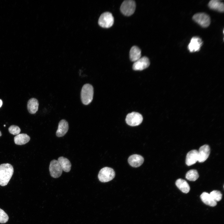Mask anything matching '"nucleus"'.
Returning a JSON list of instances; mask_svg holds the SVG:
<instances>
[{
	"mask_svg": "<svg viewBox=\"0 0 224 224\" xmlns=\"http://www.w3.org/2000/svg\"><path fill=\"white\" fill-rule=\"evenodd\" d=\"M14 172L12 166L9 163L0 165V185H6L11 179Z\"/></svg>",
	"mask_w": 224,
	"mask_h": 224,
	"instance_id": "f257e3e1",
	"label": "nucleus"
},
{
	"mask_svg": "<svg viewBox=\"0 0 224 224\" xmlns=\"http://www.w3.org/2000/svg\"><path fill=\"white\" fill-rule=\"evenodd\" d=\"M94 95V89L92 86L89 84H84L82 86L81 93V99L82 103L88 105L92 100Z\"/></svg>",
	"mask_w": 224,
	"mask_h": 224,
	"instance_id": "f03ea898",
	"label": "nucleus"
},
{
	"mask_svg": "<svg viewBox=\"0 0 224 224\" xmlns=\"http://www.w3.org/2000/svg\"><path fill=\"white\" fill-rule=\"evenodd\" d=\"M115 172L111 168L105 167L101 169L98 175L99 180L102 182H106L112 180L114 177Z\"/></svg>",
	"mask_w": 224,
	"mask_h": 224,
	"instance_id": "7ed1b4c3",
	"label": "nucleus"
},
{
	"mask_svg": "<svg viewBox=\"0 0 224 224\" xmlns=\"http://www.w3.org/2000/svg\"><path fill=\"white\" fill-rule=\"evenodd\" d=\"M98 24L101 27L105 28L111 27L114 23L112 14L109 12H104L100 16L98 20Z\"/></svg>",
	"mask_w": 224,
	"mask_h": 224,
	"instance_id": "20e7f679",
	"label": "nucleus"
},
{
	"mask_svg": "<svg viewBox=\"0 0 224 224\" xmlns=\"http://www.w3.org/2000/svg\"><path fill=\"white\" fill-rule=\"evenodd\" d=\"M136 3L133 0H126L122 3L120 8L121 12L124 15L129 16L132 15L135 12Z\"/></svg>",
	"mask_w": 224,
	"mask_h": 224,
	"instance_id": "39448f33",
	"label": "nucleus"
},
{
	"mask_svg": "<svg viewBox=\"0 0 224 224\" xmlns=\"http://www.w3.org/2000/svg\"><path fill=\"white\" fill-rule=\"evenodd\" d=\"M143 120L142 116L140 114L133 112L127 115L125 121L127 124L130 126H134L140 124Z\"/></svg>",
	"mask_w": 224,
	"mask_h": 224,
	"instance_id": "423d86ee",
	"label": "nucleus"
},
{
	"mask_svg": "<svg viewBox=\"0 0 224 224\" xmlns=\"http://www.w3.org/2000/svg\"><path fill=\"white\" fill-rule=\"evenodd\" d=\"M193 20L202 27H207L210 23V18L209 16L203 13H198L195 14L193 17Z\"/></svg>",
	"mask_w": 224,
	"mask_h": 224,
	"instance_id": "0eeeda50",
	"label": "nucleus"
},
{
	"mask_svg": "<svg viewBox=\"0 0 224 224\" xmlns=\"http://www.w3.org/2000/svg\"><path fill=\"white\" fill-rule=\"evenodd\" d=\"M49 170L51 176L54 178H58L62 175L63 170L57 160H53L50 162Z\"/></svg>",
	"mask_w": 224,
	"mask_h": 224,
	"instance_id": "6e6552de",
	"label": "nucleus"
},
{
	"mask_svg": "<svg viewBox=\"0 0 224 224\" xmlns=\"http://www.w3.org/2000/svg\"><path fill=\"white\" fill-rule=\"evenodd\" d=\"M150 64L148 58L144 56L134 62L133 65V68L136 71L142 70L148 68Z\"/></svg>",
	"mask_w": 224,
	"mask_h": 224,
	"instance_id": "1a4fd4ad",
	"label": "nucleus"
},
{
	"mask_svg": "<svg viewBox=\"0 0 224 224\" xmlns=\"http://www.w3.org/2000/svg\"><path fill=\"white\" fill-rule=\"evenodd\" d=\"M210 153L209 146L207 144L201 147L198 151V160L199 162L205 161L208 158Z\"/></svg>",
	"mask_w": 224,
	"mask_h": 224,
	"instance_id": "9d476101",
	"label": "nucleus"
},
{
	"mask_svg": "<svg viewBox=\"0 0 224 224\" xmlns=\"http://www.w3.org/2000/svg\"><path fill=\"white\" fill-rule=\"evenodd\" d=\"M203 42L200 38L198 37H193L188 46V49L191 52H195L199 50Z\"/></svg>",
	"mask_w": 224,
	"mask_h": 224,
	"instance_id": "9b49d317",
	"label": "nucleus"
},
{
	"mask_svg": "<svg viewBox=\"0 0 224 224\" xmlns=\"http://www.w3.org/2000/svg\"><path fill=\"white\" fill-rule=\"evenodd\" d=\"M144 161L142 156L137 154L131 155L128 159V162L129 165L134 167H137L141 166L143 163Z\"/></svg>",
	"mask_w": 224,
	"mask_h": 224,
	"instance_id": "f8f14e48",
	"label": "nucleus"
},
{
	"mask_svg": "<svg viewBox=\"0 0 224 224\" xmlns=\"http://www.w3.org/2000/svg\"><path fill=\"white\" fill-rule=\"evenodd\" d=\"M69 128L67 121L64 119L61 120L59 123L56 135L58 137L64 136L68 132Z\"/></svg>",
	"mask_w": 224,
	"mask_h": 224,
	"instance_id": "ddd939ff",
	"label": "nucleus"
},
{
	"mask_svg": "<svg viewBox=\"0 0 224 224\" xmlns=\"http://www.w3.org/2000/svg\"><path fill=\"white\" fill-rule=\"evenodd\" d=\"M198 160V151L193 150L189 152L187 154L185 163L188 166H190L195 164Z\"/></svg>",
	"mask_w": 224,
	"mask_h": 224,
	"instance_id": "4468645a",
	"label": "nucleus"
},
{
	"mask_svg": "<svg viewBox=\"0 0 224 224\" xmlns=\"http://www.w3.org/2000/svg\"><path fill=\"white\" fill-rule=\"evenodd\" d=\"M141 56V49L136 46L132 47L129 52V57L131 60L135 62L140 58Z\"/></svg>",
	"mask_w": 224,
	"mask_h": 224,
	"instance_id": "2eb2a0df",
	"label": "nucleus"
},
{
	"mask_svg": "<svg viewBox=\"0 0 224 224\" xmlns=\"http://www.w3.org/2000/svg\"><path fill=\"white\" fill-rule=\"evenodd\" d=\"M39 102L37 99L32 98L28 101L27 108L29 112L31 114H34L38 111Z\"/></svg>",
	"mask_w": 224,
	"mask_h": 224,
	"instance_id": "dca6fc26",
	"label": "nucleus"
},
{
	"mask_svg": "<svg viewBox=\"0 0 224 224\" xmlns=\"http://www.w3.org/2000/svg\"><path fill=\"white\" fill-rule=\"evenodd\" d=\"M57 161L63 170L67 172L70 170L71 164L68 159L63 156H61L58 158Z\"/></svg>",
	"mask_w": 224,
	"mask_h": 224,
	"instance_id": "f3484780",
	"label": "nucleus"
},
{
	"mask_svg": "<svg viewBox=\"0 0 224 224\" xmlns=\"http://www.w3.org/2000/svg\"><path fill=\"white\" fill-rule=\"evenodd\" d=\"M200 198L203 203L210 206L214 207L217 204V202L212 199L210 194L208 193H203L200 195Z\"/></svg>",
	"mask_w": 224,
	"mask_h": 224,
	"instance_id": "a211bd4d",
	"label": "nucleus"
},
{
	"mask_svg": "<svg viewBox=\"0 0 224 224\" xmlns=\"http://www.w3.org/2000/svg\"><path fill=\"white\" fill-rule=\"evenodd\" d=\"M30 139V136L25 133L19 134L14 138V142L18 145L25 144L28 142Z\"/></svg>",
	"mask_w": 224,
	"mask_h": 224,
	"instance_id": "6ab92c4d",
	"label": "nucleus"
},
{
	"mask_svg": "<svg viewBox=\"0 0 224 224\" xmlns=\"http://www.w3.org/2000/svg\"><path fill=\"white\" fill-rule=\"evenodd\" d=\"M175 184L178 188L183 193H187L190 190L189 186L185 180L178 179L176 181Z\"/></svg>",
	"mask_w": 224,
	"mask_h": 224,
	"instance_id": "aec40b11",
	"label": "nucleus"
},
{
	"mask_svg": "<svg viewBox=\"0 0 224 224\" xmlns=\"http://www.w3.org/2000/svg\"><path fill=\"white\" fill-rule=\"evenodd\" d=\"M209 7L211 9L223 12L224 10V5L223 2L217 0H212L208 4Z\"/></svg>",
	"mask_w": 224,
	"mask_h": 224,
	"instance_id": "412c9836",
	"label": "nucleus"
},
{
	"mask_svg": "<svg viewBox=\"0 0 224 224\" xmlns=\"http://www.w3.org/2000/svg\"><path fill=\"white\" fill-rule=\"evenodd\" d=\"M199 177V175L196 170L192 169L188 171L186 173L185 177L188 180L191 181H195Z\"/></svg>",
	"mask_w": 224,
	"mask_h": 224,
	"instance_id": "4be33fe9",
	"label": "nucleus"
},
{
	"mask_svg": "<svg viewBox=\"0 0 224 224\" xmlns=\"http://www.w3.org/2000/svg\"><path fill=\"white\" fill-rule=\"evenodd\" d=\"M209 194L212 199L216 202L220 201L222 198V194L219 191L214 190Z\"/></svg>",
	"mask_w": 224,
	"mask_h": 224,
	"instance_id": "5701e85b",
	"label": "nucleus"
},
{
	"mask_svg": "<svg viewBox=\"0 0 224 224\" xmlns=\"http://www.w3.org/2000/svg\"><path fill=\"white\" fill-rule=\"evenodd\" d=\"M9 219L7 214L2 209L0 208V223H5Z\"/></svg>",
	"mask_w": 224,
	"mask_h": 224,
	"instance_id": "b1692460",
	"label": "nucleus"
},
{
	"mask_svg": "<svg viewBox=\"0 0 224 224\" xmlns=\"http://www.w3.org/2000/svg\"><path fill=\"white\" fill-rule=\"evenodd\" d=\"M9 133L14 135H17L19 134L21 129L19 127L16 125H12L8 128Z\"/></svg>",
	"mask_w": 224,
	"mask_h": 224,
	"instance_id": "393cba45",
	"label": "nucleus"
},
{
	"mask_svg": "<svg viewBox=\"0 0 224 224\" xmlns=\"http://www.w3.org/2000/svg\"><path fill=\"white\" fill-rule=\"evenodd\" d=\"M2 102L1 99H0V107H1L2 105Z\"/></svg>",
	"mask_w": 224,
	"mask_h": 224,
	"instance_id": "a878e982",
	"label": "nucleus"
},
{
	"mask_svg": "<svg viewBox=\"0 0 224 224\" xmlns=\"http://www.w3.org/2000/svg\"><path fill=\"white\" fill-rule=\"evenodd\" d=\"M2 135V134L1 132L0 131V137Z\"/></svg>",
	"mask_w": 224,
	"mask_h": 224,
	"instance_id": "bb28decb",
	"label": "nucleus"
},
{
	"mask_svg": "<svg viewBox=\"0 0 224 224\" xmlns=\"http://www.w3.org/2000/svg\"><path fill=\"white\" fill-rule=\"evenodd\" d=\"M6 126V125H4V126Z\"/></svg>",
	"mask_w": 224,
	"mask_h": 224,
	"instance_id": "cd10ccee",
	"label": "nucleus"
}]
</instances>
